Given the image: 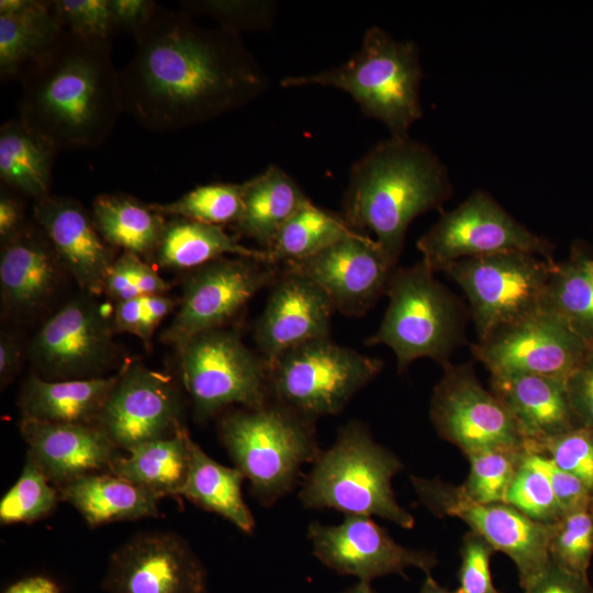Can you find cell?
Returning a JSON list of instances; mask_svg holds the SVG:
<instances>
[{
    "label": "cell",
    "mask_w": 593,
    "mask_h": 593,
    "mask_svg": "<svg viewBox=\"0 0 593 593\" xmlns=\"http://www.w3.org/2000/svg\"><path fill=\"white\" fill-rule=\"evenodd\" d=\"M120 71L123 112L152 132H175L246 107L270 86L242 35L156 5Z\"/></svg>",
    "instance_id": "obj_1"
},
{
    "label": "cell",
    "mask_w": 593,
    "mask_h": 593,
    "mask_svg": "<svg viewBox=\"0 0 593 593\" xmlns=\"http://www.w3.org/2000/svg\"><path fill=\"white\" fill-rule=\"evenodd\" d=\"M19 79V120L58 153L100 146L123 112L111 40L64 30Z\"/></svg>",
    "instance_id": "obj_2"
},
{
    "label": "cell",
    "mask_w": 593,
    "mask_h": 593,
    "mask_svg": "<svg viewBox=\"0 0 593 593\" xmlns=\"http://www.w3.org/2000/svg\"><path fill=\"white\" fill-rule=\"evenodd\" d=\"M451 192L447 167L428 145L390 135L350 167L340 214L354 231L372 232L396 266L412 221L441 211Z\"/></svg>",
    "instance_id": "obj_3"
},
{
    "label": "cell",
    "mask_w": 593,
    "mask_h": 593,
    "mask_svg": "<svg viewBox=\"0 0 593 593\" xmlns=\"http://www.w3.org/2000/svg\"><path fill=\"white\" fill-rule=\"evenodd\" d=\"M402 468L400 458L376 441L365 423L350 421L302 478L299 500L306 510L377 516L412 529L414 516L400 505L392 486Z\"/></svg>",
    "instance_id": "obj_4"
},
{
    "label": "cell",
    "mask_w": 593,
    "mask_h": 593,
    "mask_svg": "<svg viewBox=\"0 0 593 593\" xmlns=\"http://www.w3.org/2000/svg\"><path fill=\"white\" fill-rule=\"evenodd\" d=\"M421 51L412 40H396L385 30L368 27L359 49L345 63L306 75L286 76L283 88L320 86L348 93L361 112L406 136L423 116Z\"/></svg>",
    "instance_id": "obj_5"
},
{
    "label": "cell",
    "mask_w": 593,
    "mask_h": 593,
    "mask_svg": "<svg viewBox=\"0 0 593 593\" xmlns=\"http://www.w3.org/2000/svg\"><path fill=\"white\" fill-rule=\"evenodd\" d=\"M217 433L235 467L248 480L250 493L265 507L293 491L303 478L302 466L312 465L322 450L315 422L273 401L224 414Z\"/></svg>",
    "instance_id": "obj_6"
},
{
    "label": "cell",
    "mask_w": 593,
    "mask_h": 593,
    "mask_svg": "<svg viewBox=\"0 0 593 593\" xmlns=\"http://www.w3.org/2000/svg\"><path fill=\"white\" fill-rule=\"evenodd\" d=\"M385 294L389 305L379 328L366 344L388 346L396 356L399 372L419 358L444 365L466 340L469 309L422 260L395 268Z\"/></svg>",
    "instance_id": "obj_7"
},
{
    "label": "cell",
    "mask_w": 593,
    "mask_h": 593,
    "mask_svg": "<svg viewBox=\"0 0 593 593\" xmlns=\"http://www.w3.org/2000/svg\"><path fill=\"white\" fill-rule=\"evenodd\" d=\"M382 366L380 359L339 346L331 337L311 340L269 365L270 399L315 422L340 413Z\"/></svg>",
    "instance_id": "obj_8"
},
{
    "label": "cell",
    "mask_w": 593,
    "mask_h": 593,
    "mask_svg": "<svg viewBox=\"0 0 593 593\" xmlns=\"http://www.w3.org/2000/svg\"><path fill=\"white\" fill-rule=\"evenodd\" d=\"M178 354L182 385L198 421L234 404L259 409L271 401L269 366L244 344L237 329L201 333Z\"/></svg>",
    "instance_id": "obj_9"
},
{
    "label": "cell",
    "mask_w": 593,
    "mask_h": 593,
    "mask_svg": "<svg viewBox=\"0 0 593 593\" xmlns=\"http://www.w3.org/2000/svg\"><path fill=\"white\" fill-rule=\"evenodd\" d=\"M556 261L523 250L467 257L443 272L465 292L479 339L541 309Z\"/></svg>",
    "instance_id": "obj_10"
},
{
    "label": "cell",
    "mask_w": 593,
    "mask_h": 593,
    "mask_svg": "<svg viewBox=\"0 0 593 593\" xmlns=\"http://www.w3.org/2000/svg\"><path fill=\"white\" fill-rule=\"evenodd\" d=\"M418 502L436 517H455L515 564L522 589L550 562L555 524L536 522L508 503H480L440 478L410 475Z\"/></svg>",
    "instance_id": "obj_11"
},
{
    "label": "cell",
    "mask_w": 593,
    "mask_h": 593,
    "mask_svg": "<svg viewBox=\"0 0 593 593\" xmlns=\"http://www.w3.org/2000/svg\"><path fill=\"white\" fill-rule=\"evenodd\" d=\"M422 261L435 273L456 260L507 250H523L553 260V246L515 220L483 190L473 191L457 208L441 211L418 238Z\"/></svg>",
    "instance_id": "obj_12"
},
{
    "label": "cell",
    "mask_w": 593,
    "mask_h": 593,
    "mask_svg": "<svg viewBox=\"0 0 593 593\" xmlns=\"http://www.w3.org/2000/svg\"><path fill=\"white\" fill-rule=\"evenodd\" d=\"M433 390L429 418L437 434L465 456L481 450L529 451L517 423L478 380L470 363L441 365Z\"/></svg>",
    "instance_id": "obj_13"
},
{
    "label": "cell",
    "mask_w": 593,
    "mask_h": 593,
    "mask_svg": "<svg viewBox=\"0 0 593 593\" xmlns=\"http://www.w3.org/2000/svg\"><path fill=\"white\" fill-rule=\"evenodd\" d=\"M279 272L280 265L242 256L220 257L191 270L161 340L179 350L201 333L226 327Z\"/></svg>",
    "instance_id": "obj_14"
},
{
    "label": "cell",
    "mask_w": 593,
    "mask_h": 593,
    "mask_svg": "<svg viewBox=\"0 0 593 593\" xmlns=\"http://www.w3.org/2000/svg\"><path fill=\"white\" fill-rule=\"evenodd\" d=\"M91 295L70 300L34 336L29 356L46 380L100 377L115 357L112 313Z\"/></svg>",
    "instance_id": "obj_15"
},
{
    "label": "cell",
    "mask_w": 593,
    "mask_h": 593,
    "mask_svg": "<svg viewBox=\"0 0 593 593\" xmlns=\"http://www.w3.org/2000/svg\"><path fill=\"white\" fill-rule=\"evenodd\" d=\"M491 374L525 372L567 379L591 351L566 322L540 309L471 346Z\"/></svg>",
    "instance_id": "obj_16"
},
{
    "label": "cell",
    "mask_w": 593,
    "mask_h": 593,
    "mask_svg": "<svg viewBox=\"0 0 593 593\" xmlns=\"http://www.w3.org/2000/svg\"><path fill=\"white\" fill-rule=\"evenodd\" d=\"M306 537L314 557L328 569L361 582L417 568L426 575L437 564L434 553L396 542L372 517L345 515L342 523L311 522Z\"/></svg>",
    "instance_id": "obj_17"
},
{
    "label": "cell",
    "mask_w": 593,
    "mask_h": 593,
    "mask_svg": "<svg viewBox=\"0 0 593 593\" xmlns=\"http://www.w3.org/2000/svg\"><path fill=\"white\" fill-rule=\"evenodd\" d=\"M182 405L170 377L137 362H126L98 417L115 448L175 435L182 425Z\"/></svg>",
    "instance_id": "obj_18"
},
{
    "label": "cell",
    "mask_w": 593,
    "mask_h": 593,
    "mask_svg": "<svg viewBox=\"0 0 593 593\" xmlns=\"http://www.w3.org/2000/svg\"><path fill=\"white\" fill-rule=\"evenodd\" d=\"M102 589L108 593H209L208 571L179 535L142 533L111 555Z\"/></svg>",
    "instance_id": "obj_19"
},
{
    "label": "cell",
    "mask_w": 593,
    "mask_h": 593,
    "mask_svg": "<svg viewBox=\"0 0 593 593\" xmlns=\"http://www.w3.org/2000/svg\"><path fill=\"white\" fill-rule=\"evenodd\" d=\"M282 265L311 279L335 311L350 317L365 315L376 304L396 268L379 244L362 233L309 258Z\"/></svg>",
    "instance_id": "obj_20"
},
{
    "label": "cell",
    "mask_w": 593,
    "mask_h": 593,
    "mask_svg": "<svg viewBox=\"0 0 593 593\" xmlns=\"http://www.w3.org/2000/svg\"><path fill=\"white\" fill-rule=\"evenodd\" d=\"M335 309L311 279L280 265V272L255 326V342L268 366L286 351L329 337Z\"/></svg>",
    "instance_id": "obj_21"
},
{
    "label": "cell",
    "mask_w": 593,
    "mask_h": 593,
    "mask_svg": "<svg viewBox=\"0 0 593 593\" xmlns=\"http://www.w3.org/2000/svg\"><path fill=\"white\" fill-rule=\"evenodd\" d=\"M32 216L80 289L103 294L115 248L100 235L91 212L75 199L47 195L34 201Z\"/></svg>",
    "instance_id": "obj_22"
},
{
    "label": "cell",
    "mask_w": 593,
    "mask_h": 593,
    "mask_svg": "<svg viewBox=\"0 0 593 593\" xmlns=\"http://www.w3.org/2000/svg\"><path fill=\"white\" fill-rule=\"evenodd\" d=\"M64 267L34 223L1 243L0 295L5 316L23 318L40 311L56 293Z\"/></svg>",
    "instance_id": "obj_23"
},
{
    "label": "cell",
    "mask_w": 593,
    "mask_h": 593,
    "mask_svg": "<svg viewBox=\"0 0 593 593\" xmlns=\"http://www.w3.org/2000/svg\"><path fill=\"white\" fill-rule=\"evenodd\" d=\"M21 435L29 457L58 486L110 467L115 446L97 425L22 418Z\"/></svg>",
    "instance_id": "obj_24"
},
{
    "label": "cell",
    "mask_w": 593,
    "mask_h": 593,
    "mask_svg": "<svg viewBox=\"0 0 593 593\" xmlns=\"http://www.w3.org/2000/svg\"><path fill=\"white\" fill-rule=\"evenodd\" d=\"M491 392L517 423L529 443L537 444L582 426L572 409L566 380L525 372L491 374Z\"/></svg>",
    "instance_id": "obj_25"
},
{
    "label": "cell",
    "mask_w": 593,
    "mask_h": 593,
    "mask_svg": "<svg viewBox=\"0 0 593 593\" xmlns=\"http://www.w3.org/2000/svg\"><path fill=\"white\" fill-rule=\"evenodd\" d=\"M120 377L46 380L32 373L19 404L22 418L49 423L97 425L102 407Z\"/></svg>",
    "instance_id": "obj_26"
},
{
    "label": "cell",
    "mask_w": 593,
    "mask_h": 593,
    "mask_svg": "<svg viewBox=\"0 0 593 593\" xmlns=\"http://www.w3.org/2000/svg\"><path fill=\"white\" fill-rule=\"evenodd\" d=\"M59 499L70 503L90 527L159 515L158 494L113 473H90L58 486Z\"/></svg>",
    "instance_id": "obj_27"
},
{
    "label": "cell",
    "mask_w": 593,
    "mask_h": 593,
    "mask_svg": "<svg viewBox=\"0 0 593 593\" xmlns=\"http://www.w3.org/2000/svg\"><path fill=\"white\" fill-rule=\"evenodd\" d=\"M244 184L243 212L233 227L238 237L254 239L267 251L283 225L311 200L286 170L273 164Z\"/></svg>",
    "instance_id": "obj_28"
},
{
    "label": "cell",
    "mask_w": 593,
    "mask_h": 593,
    "mask_svg": "<svg viewBox=\"0 0 593 593\" xmlns=\"http://www.w3.org/2000/svg\"><path fill=\"white\" fill-rule=\"evenodd\" d=\"M227 255L270 262L266 250L240 244L223 226L177 216L167 219L154 260L163 268L191 271Z\"/></svg>",
    "instance_id": "obj_29"
},
{
    "label": "cell",
    "mask_w": 593,
    "mask_h": 593,
    "mask_svg": "<svg viewBox=\"0 0 593 593\" xmlns=\"http://www.w3.org/2000/svg\"><path fill=\"white\" fill-rule=\"evenodd\" d=\"M244 480L239 469L215 461L190 437L189 468L180 495L250 535L256 524L242 493Z\"/></svg>",
    "instance_id": "obj_30"
},
{
    "label": "cell",
    "mask_w": 593,
    "mask_h": 593,
    "mask_svg": "<svg viewBox=\"0 0 593 593\" xmlns=\"http://www.w3.org/2000/svg\"><path fill=\"white\" fill-rule=\"evenodd\" d=\"M91 214L103 239L145 260L154 259L167 217L150 204L122 193L94 198Z\"/></svg>",
    "instance_id": "obj_31"
},
{
    "label": "cell",
    "mask_w": 593,
    "mask_h": 593,
    "mask_svg": "<svg viewBox=\"0 0 593 593\" xmlns=\"http://www.w3.org/2000/svg\"><path fill=\"white\" fill-rule=\"evenodd\" d=\"M58 152L20 120L0 128V179L2 186L34 201L49 195L53 164Z\"/></svg>",
    "instance_id": "obj_32"
},
{
    "label": "cell",
    "mask_w": 593,
    "mask_h": 593,
    "mask_svg": "<svg viewBox=\"0 0 593 593\" xmlns=\"http://www.w3.org/2000/svg\"><path fill=\"white\" fill-rule=\"evenodd\" d=\"M190 435L184 428L175 435L139 444L116 457L111 473L148 489L159 496L180 495L189 468Z\"/></svg>",
    "instance_id": "obj_33"
},
{
    "label": "cell",
    "mask_w": 593,
    "mask_h": 593,
    "mask_svg": "<svg viewBox=\"0 0 593 593\" xmlns=\"http://www.w3.org/2000/svg\"><path fill=\"white\" fill-rule=\"evenodd\" d=\"M63 33L48 1L35 0L22 13L0 15L1 80L19 78L25 68L54 47Z\"/></svg>",
    "instance_id": "obj_34"
},
{
    "label": "cell",
    "mask_w": 593,
    "mask_h": 593,
    "mask_svg": "<svg viewBox=\"0 0 593 593\" xmlns=\"http://www.w3.org/2000/svg\"><path fill=\"white\" fill-rule=\"evenodd\" d=\"M358 234L342 214L309 201L283 225L267 253L270 262L282 265L314 256Z\"/></svg>",
    "instance_id": "obj_35"
},
{
    "label": "cell",
    "mask_w": 593,
    "mask_h": 593,
    "mask_svg": "<svg viewBox=\"0 0 593 593\" xmlns=\"http://www.w3.org/2000/svg\"><path fill=\"white\" fill-rule=\"evenodd\" d=\"M541 309L561 317L593 350V282L582 262V249L573 247L570 258L552 266Z\"/></svg>",
    "instance_id": "obj_36"
},
{
    "label": "cell",
    "mask_w": 593,
    "mask_h": 593,
    "mask_svg": "<svg viewBox=\"0 0 593 593\" xmlns=\"http://www.w3.org/2000/svg\"><path fill=\"white\" fill-rule=\"evenodd\" d=\"M242 183L214 182L198 186L169 203L150 206L166 217H184L204 224L235 225L244 208Z\"/></svg>",
    "instance_id": "obj_37"
},
{
    "label": "cell",
    "mask_w": 593,
    "mask_h": 593,
    "mask_svg": "<svg viewBox=\"0 0 593 593\" xmlns=\"http://www.w3.org/2000/svg\"><path fill=\"white\" fill-rule=\"evenodd\" d=\"M59 500L58 490L27 456L22 472L0 501V523H33L48 516Z\"/></svg>",
    "instance_id": "obj_38"
},
{
    "label": "cell",
    "mask_w": 593,
    "mask_h": 593,
    "mask_svg": "<svg viewBox=\"0 0 593 593\" xmlns=\"http://www.w3.org/2000/svg\"><path fill=\"white\" fill-rule=\"evenodd\" d=\"M526 452L490 449L466 456L469 474L462 489L480 503H506L507 492Z\"/></svg>",
    "instance_id": "obj_39"
},
{
    "label": "cell",
    "mask_w": 593,
    "mask_h": 593,
    "mask_svg": "<svg viewBox=\"0 0 593 593\" xmlns=\"http://www.w3.org/2000/svg\"><path fill=\"white\" fill-rule=\"evenodd\" d=\"M506 503L542 524H556L563 517L547 475L534 462L529 451L515 473Z\"/></svg>",
    "instance_id": "obj_40"
},
{
    "label": "cell",
    "mask_w": 593,
    "mask_h": 593,
    "mask_svg": "<svg viewBox=\"0 0 593 593\" xmlns=\"http://www.w3.org/2000/svg\"><path fill=\"white\" fill-rule=\"evenodd\" d=\"M593 556V510L564 515L555 524L549 544V557L558 566L589 577Z\"/></svg>",
    "instance_id": "obj_41"
},
{
    "label": "cell",
    "mask_w": 593,
    "mask_h": 593,
    "mask_svg": "<svg viewBox=\"0 0 593 593\" xmlns=\"http://www.w3.org/2000/svg\"><path fill=\"white\" fill-rule=\"evenodd\" d=\"M189 15L210 16L225 27L240 34L269 30L276 16V3L269 0H190L181 1Z\"/></svg>",
    "instance_id": "obj_42"
},
{
    "label": "cell",
    "mask_w": 593,
    "mask_h": 593,
    "mask_svg": "<svg viewBox=\"0 0 593 593\" xmlns=\"http://www.w3.org/2000/svg\"><path fill=\"white\" fill-rule=\"evenodd\" d=\"M170 284L139 256L123 251L112 262L103 284V294L115 303L134 298L166 293Z\"/></svg>",
    "instance_id": "obj_43"
},
{
    "label": "cell",
    "mask_w": 593,
    "mask_h": 593,
    "mask_svg": "<svg viewBox=\"0 0 593 593\" xmlns=\"http://www.w3.org/2000/svg\"><path fill=\"white\" fill-rule=\"evenodd\" d=\"M533 452L548 457L593 493V430L584 426L573 428L537 444Z\"/></svg>",
    "instance_id": "obj_44"
},
{
    "label": "cell",
    "mask_w": 593,
    "mask_h": 593,
    "mask_svg": "<svg viewBox=\"0 0 593 593\" xmlns=\"http://www.w3.org/2000/svg\"><path fill=\"white\" fill-rule=\"evenodd\" d=\"M178 304L166 293L118 302L112 314L114 332L133 334L148 346L157 327Z\"/></svg>",
    "instance_id": "obj_45"
},
{
    "label": "cell",
    "mask_w": 593,
    "mask_h": 593,
    "mask_svg": "<svg viewBox=\"0 0 593 593\" xmlns=\"http://www.w3.org/2000/svg\"><path fill=\"white\" fill-rule=\"evenodd\" d=\"M48 4L63 29L72 34L111 40L115 33L109 0H55Z\"/></svg>",
    "instance_id": "obj_46"
},
{
    "label": "cell",
    "mask_w": 593,
    "mask_h": 593,
    "mask_svg": "<svg viewBox=\"0 0 593 593\" xmlns=\"http://www.w3.org/2000/svg\"><path fill=\"white\" fill-rule=\"evenodd\" d=\"M459 552L456 589L459 593H502L493 583L490 567L495 549L483 537L469 530L462 537Z\"/></svg>",
    "instance_id": "obj_47"
},
{
    "label": "cell",
    "mask_w": 593,
    "mask_h": 593,
    "mask_svg": "<svg viewBox=\"0 0 593 593\" xmlns=\"http://www.w3.org/2000/svg\"><path fill=\"white\" fill-rule=\"evenodd\" d=\"M534 462L547 475L563 516L593 510V493L575 475L562 470L548 457L530 452Z\"/></svg>",
    "instance_id": "obj_48"
},
{
    "label": "cell",
    "mask_w": 593,
    "mask_h": 593,
    "mask_svg": "<svg viewBox=\"0 0 593 593\" xmlns=\"http://www.w3.org/2000/svg\"><path fill=\"white\" fill-rule=\"evenodd\" d=\"M566 387L580 424L593 430V350L567 377Z\"/></svg>",
    "instance_id": "obj_49"
},
{
    "label": "cell",
    "mask_w": 593,
    "mask_h": 593,
    "mask_svg": "<svg viewBox=\"0 0 593 593\" xmlns=\"http://www.w3.org/2000/svg\"><path fill=\"white\" fill-rule=\"evenodd\" d=\"M523 593H593V586L589 577L573 573L550 560Z\"/></svg>",
    "instance_id": "obj_50"
},
{
    "label": "cell",
    "mask_w": 593,
    "mask_h": 593,
    "mask_svg": "<svg viewBox=\"0 0 593 593\" xmlns=\"http://www.w3.org/2000/svg\"><path fill=\"white\" fill-rule=\"evenodd\" d=\"M156 5L153 0H109L115 32L125 31L134 36L146 24Z\"/></svg>",
    "instance_id": "obj_51"
},
{
    "label": "cell",
    "mask_w": 593,
    "mask_h": 593,
    "mask_svg": "<svg viewBox=\"0 0 593 593\" xmlns=\"http://www.w3.org/2000/svg\"><path fill=\"white\" fill-rule=\"evenodd\" d=\"M21 195L1 186L0 192V240H5L18 234L27 225Z\"/></svg>",
    "instance_id": "obj_52"
},
{
    "label": "cell",
    "mask_w": 593,
    "mask_h": 593,
    "mask_svg": "<svg viewBox=\"0 0 593 593\" xmlns=\"http://www.w3.org/2000/svg\"><path fill=\"white\" fill-rule=\"evenodd\" d=\"M22 346L15 335L2 331L0 335V384L5 388L21 369Z\"/></svg>",
    "instance_id": "obj_53"
},
{
    "label": "cell",
    "mask_w": 593,
    "mask_h": 593,
    "mask_svg": "<svg viewBox=\"0 0 593 593\" xmlns=\"http://www.w3.org/2000/svg\"><path fill=\"white\" fill-rule=\"evenodd\" d=\"M3 593H61L59 586L45 575L22 578L5 589Z\"/></svg>",
    "instance_id": "obj_54"
},
{
    "label": "cell",
    "mask_w": 593,
    "mask_h": 593,
    "mask_svg": "<svg viewBox=\"0 0 593 593\" xmlns=\"http://www.w3.org/2000/svg\"><path fill=\"white\" fill-rule=\"evenodd\" d=\"M35 0H1L0 15H14L26 11Z\"/></svg>",
    "instance_id": "obj_55"
},
{
    "label": "cell",
    "mask_w": 593,
    "mask_h": 593,
    "mask_svg": "<svg viewBox=\"0 0 593 593\" xmlns=\"http://www.w3.org/2000/svg\"><path fill=\"white\" fill-rule=\"evenodd\" d=\"M418 593H459L457 590H449L438 584L432 575H426Z\"/></svg>",
    "instance_id": "obj_56"
},
{
    "label": "cell",
    "mask_w": 593,
    "mask_h": 593,
    "mask_svg": "<svg viewBox=\"0 0 593 593\" xmlns=\"http://www.w3.org/2000/svg\"><path fill=\"white\" fill-rule=\"evenodd\" d=\"M339 593H377V592L373 590L370 582L358 581L357 583L344 589Z\"/></svg>",
    "instance_id": "obj_57"
},
{
    "label": "cell",
    "mask_w": 593,
    "mask_h": 593,
    "mask_svg": "<svg viewBox=\"0 0 593 593\" xmlns=\"http://www.w3.org/2000/svg\"><path fill=\"white\" fill-rule=\"evenodd\" d=\"M582 262H583L586 273L589 275L591 281L593 282V258H590L583 250H582Z\"/></svg>",
    "instance_id": "obj_58"
}]
</instances>
